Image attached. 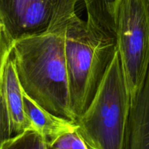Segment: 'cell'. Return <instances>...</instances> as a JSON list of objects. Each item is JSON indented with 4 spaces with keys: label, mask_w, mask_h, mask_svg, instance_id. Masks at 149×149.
<instances>
[{
    "label": "cell",
    "mask_w": 149,
    "mask_h": 149,
    "mask_svg": "<svg viewBox=\"0 0 149 149\" xmlns=\"http://www.w3.org/2000/svg\"><path fill=\"white\" fill-rule=\"evenodd\" d=\"M74 13L76 5L68 6L45 31L14 41L12 55L23 91L44 109L76 123L65 54L67 23Z\"/></svg>",
    "instance_id": "obj_1"
},
{
    "label": "cell",
    "mask_w": 149,
    "mask_h": 149,
    "mask_svg": "<svg viewBox=\"0 0 149 149\" xmlns=\"http://www.w3.org/2000/svg\"><path fill=\"white\" fill-rule=\"evenodd\" d=\"M116 39L74 13L67 23L65 54L71 109L77 119L87 109L116 54Z\"/></svg>",
    "instance_id": "obj_2"
},
{
    "label": "cell",
    "mask_w": 149,
    "mask_h": 149,
    "mask_svg": "<svg viewBox=\"0 0 149 149\" xmlns=\"http://www.w3.org/2000/svg\"><path fill=\"white\" fill-rule=\"evenodd\" d=\"M130 98L116 50L94 98L77 119L90 149H126Z\"/></svg>",
    "instance_id": "obj_3"
},
{
    "label": "cell",
    "mask_w": 149,
    "mask_h": 149,
    "mask_svg": "<svg viewBox=\"0 0 149 149\" xmlns=\"http://www.w3.org/2000/svg\"><path fill=\"white\" fill-rule=\"evenodd\" d=\"M115 38L130 105L149 69V25L146 0H117Z\"/></svg>",
    "instance_id": "obj_4"
},
{
    "label": "cell",
    "mask_w": 149,
    "mask_h": 149,
    "mask_svg": "<svg viewBox=\"0 0 149 149\" xmlns=\"http://www.w3.org/2000/svg\"><path fill=\"white\" fill-rule=\"evenodd\" d=\"M78 0H0V21L12 40L45 31L65 7Z\"/></svg>",
    "instance_id": "obj_5"
},
{
    "label": "cell",
    "mask_w": 149,
    "mask_h": 149,
    "mask_svg": "<svg viewBox=\"0 0 149 149\" xmlns=\"http://www.w3.org/2000/svg\"><path fill=\"white\" fill-rule=\"evenodd\" d=\"M1 85L15 135L33 130L25 111L23 90L17 77L12 50L3 67Z\"/></svg>",
    "instance_id": "obj_6"
},
{
    "label": "cell",
    "mask_w": 149,
    "mask_h": 149,
    "mask_svg": "<svg viewBox=\"0 0 149 149\" xmlns=\"http://www.w3.org/2000/svg\"><path fill=\"white\" fill-rule=\"evenodd\" d=\"M24 109L33 130L49 146L61 135L77 130L73 121L56 116L39 106L23 91Z\"/></svg>",
    "instance_id": "obj_7"
},
{
    "label": "cell",
    "mask_w": 149,
    "mask_h": 149,
    "mask_svg": "<svg viewBox=\"0 0 149 149\" xmlns=\"http://www.w3.org/2000/svg\"><path fill=\"white\" fill-rule=\"evenodd\" d=\"M126 149H149V69L142 89L130 105Z\"/></svg>",
    "instance_id": "obj_8"
},
{
    "label": "cell",
    "mask_w": 149,
    "mask_h": 149,
    "mask_svg": "<svg viewBox=\"0 0 149 149\" xmlns=\"http://www.w3.org/2000/svg\"><path fill=\"white\" fill-rule=\"evenodd\" d=\"M116 1L83 0L87 13V23L114 38V13Z\"/></svg>",
    "instance_id": "obj_9"
},
{
    "label": "cell",
    "mask_w": 149,
    "mask_h": 149,
    "mask_svg": "<svg viewBox=\"0 0 149 149\" xmlns=\"http://www.w3.org/2000/svg\"><path fill=\"white\" fill-rule=\"evenodd\" d=\"M2 149H54L34 130H27L10 138Z\"/></svg>",
    "instance_id": "obj_10"
},
{
    "label": "cell",
    "mask_w": 149,
    "mask_h": 149,
    "mask_svg": "<svg viewBox=\"0 0 149 149\" xmlns=\"http://www.w3.org/2000/svg\"><path fill=\"white\" fill-rule=\"evenodd\" d=\"M13 136L15 134L2 93L0 77V149H2L4 144Z\"/></svg>",
    "instance_id": "obj_11"
},
{
    "label": "cell",
    "mask_w": 149,
    "mask_h": 149,
    "mask_svg": "<svg viewBox=\"0 0 149 149\" xmlns=\"http://www.w3.org/2000/svg\"><path fill=\"white\" fill-rule=\"evenodd\" d=\"M51 147L54 149H90L77 130L61 135Z\"/></svg>",
    "instance_id": "obj_12"
},
{
    "label": "cell",
    "mask_w": 149,
    "mask_h": 149,
    "mask_svg": "<svg viewBox=\"0 0 149 149\" xmlns=\"http://www.w3.org/2000/svg\"><path fill=\"white\" fill-rule=\"evenodd\" d=\"M13 41L0 21V77L5 61L13 47Z\"/></svg>",
    "instance_id": "obj_13"
},
{
    "label": "cell",
    "mask_w": 149,
    "mask_h": 149,
    "mask_svg": "<svg viewBox=\"0 0 149 149\" xmlns=\"http://www.w3.org/2000/svg\"><path fill=\"white\" fill-rule=\"evenodd\" d=\"M147 7V13H148V25H149V0H146Z\"/></svg>",
    "instance_id": "obj_14"
}]
</instances>
